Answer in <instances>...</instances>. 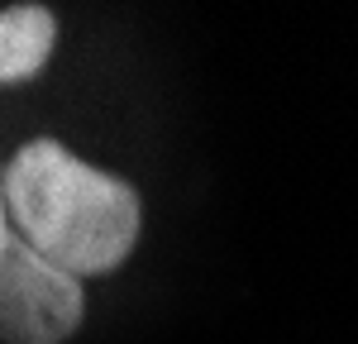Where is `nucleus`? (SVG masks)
<instances>
[{"instance_id":"1","label":"nucleus","mask_w":358,"mask_h":344,"mask_svg":"<svg viewBox=\"0 0 358 344\" xmlns=\"http://www.w3.org/2000/svg\"><path fill=\"white\" fill-rule=\"evenodd\" d=\"M5 201L20 239H29L72 278L120 268L138 239L134 187L72 158L57 139H29L10 158Z\"/></svg>"},{"instance_id":"2","label":"nucleus","mask_w":358,"mask_h":344,"mask_svg":"<svg viewBox=\"0 0 358 344\" xmlns=\"http://www.w3.org/2000/svg\"><path fill=\"white\" fill-rule=\"evenodd\" d=\"M82 278L20 234L0 249V344H62L82 325Z\"/></svg>"},{"instance_id":"3","label":"nucleus","mask_w":358,"mask_h":344,"mask_svg":"<svg viewBox=\"0 0 358 344\" xmlns=\"http://www.w3.org/2000/svg\"><path fill=\"white\" fill-rule=\"evenodd\" d=\"M57 43V20L48 5L0 10V82H29Z\"/></svg>"},{"instance_id":"4","label":"nucleus","mask_w":358,"mask_h":344,"mask_svg":"<svg viewBox=\"0 0 358 344\" xmlns=\"http://www.w3.org/2000/svg\"><path fill=\"white\" fill-rule=\"evenodd\" d=\"M15 239V229H10V201H5V168H0V249Z\"/></svg>"}]
</instances>
